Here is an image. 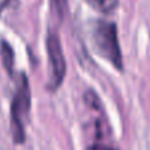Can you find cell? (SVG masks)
I'll return each mask as SVG.
<instances>
[{
  "instance_id": "4",
  "label": "cell",
  "mask_w": 150,
  "mask_h": 150,
  "mask_svg": "<svg viewBox=\"0 0 150 150\" xmlns=\"http://www.w3.org/2000/svg\"><path fill=\"white\" fill-rule=\"evenodd\" d=\"M0 59H1V64L7 71V73L12 77L15 72V53L12 47L6 40H1L0 42Z\"/></svg>"
},
{
  "instance_id": "3",
  "label": "cell",
  "mask_w": 150,
  "mask_h": 150,
  "mask_svg": "<svg viewBox=\"0 0 150 150\" xmlns=\"http://www.w3.org/2000/svg\"><path fill=\"white\" fill-rule=\"evenodd\" d=\"M47 54H48V89L51 92L60 88L65 79L67 61L62 52L61 41L56 32H49L47 36Z\"/></svg>"
},
{
  "instance_id": "6",
  "label": "cell",
  "mask_w": 150,
  "mask_h": 150,
  "mask_svg": "<svg viewBox=\"0 0 150 150\" xmlns=\"http://www.w3.org/2000/svg\"><path fill=\"white\" fill-rule=\"evenodd\" d=\"M86 150H117V147H114L109 142H105L104 138H97V141L93 145H91Z\"/></svg>"
},
{
  "instance_id": "1",
  "label": "cell",
  "mask_w": 150,
  "mask_h": 150,
  "mask_svg": "<svg viewBox=\"0 0 150 150\" xmlns=\"http://www.w3.org/2000/svg\"><path fill=\"white\" fill-rule=\"evenodd\" d=\"M91 40L93 49L100 57L109 61L116 69L122 71L124 60L116 24L106 20H97L92 27Z\"/></svg>"
},
{
  "instance_id": "2",
  "label": "cell",
  "mask_w": 150,
  "mask_h": 150,
  "mask_svg": "<svg viewBox=\"0 0 150 150\" xmlns=\"http://www.w3.org/2000/svg\"><path fill=\"white\" fill-rule=\"evenodd\" d=\"M31 110V91L29 82L24 73L17 80L15 96L11 102V133L15 144L25 141V122Z\"/></svg>"
},
{
  "instance_id": "5",
  "label": "cell",
  "mask_w": 150,
  "mask_h": 150,
  "mask_svg": "<svg viewBox=\"0 0 150 150\" xmlns=\"http://www.w3.org/2000/svg\"><path fill=\"white\" fill-rule=\"evenodd\" d=\"M91 8L101 12V13H110L118 7L120 0H84Z\"/></svg>"
},
{
  "instance_id": "7",
  "label": "cell",
  "mask_w": 150,
  "mask_h": 150,
  "mask_svg": "<svg viewBox=\"0 0 150 150\" xmlns=\"http://www.w3.org/2000/svg\"><path fill=\"white\" fill-rule=\"evenodd\" d=\"M52 4L54 7V11L57 12L60 17H62L65 15L67 6H68V0H52Z\"/></svg>"
}]
</instances>
